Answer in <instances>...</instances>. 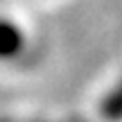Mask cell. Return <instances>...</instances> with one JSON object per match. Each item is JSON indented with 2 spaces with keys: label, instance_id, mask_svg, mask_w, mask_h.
Instances as JSON below:
<instances>
[{
  "label": "cell",
  "instance_id": "cell-1",
  "mask_svg": "<svg viewBox=\"0 0 122 122\" xmlns=\"http://www.w3.org/2000/svg\"><path fill=\"white\" fill-rule=\"evenodd\" d=\"M27 48V34L20 23L9 16H0V63L16 61Z\"/></svg>",
  "mask_w": 122,
  "mask_h": 122
}]
</instances>
